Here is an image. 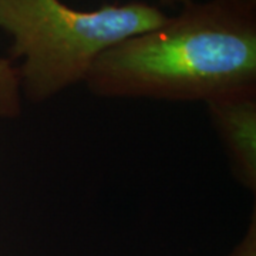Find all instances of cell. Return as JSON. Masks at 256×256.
<instances>
[{"label":"cell","instance_id":"277c9868","mask_svg":"<svg viewBox=\"0 0 256 256\" xmlns=\"http://www.w3.org/2000/svg\"><path fill=\"white\" fill-rule=\"evenodd\" d=\"M22 98L18 66L0 57V118H18L22 114Z\"/></svg>","mask_w":256,"mask_h":256},{"label":"cell","instance_id":"7a4b0ae2","mask_svg":"<svg viewBox=\"0 0 256 256\" xmlns=\"http://www.w3.org/2000/svg\"><path fill=\"white\" fill-rule=\"evenodd\" d=\"M166 18L142 2L77 10L62 0H0V30L12 37L9 60H22L20 92L33 104L84 82L107 48Z\"/></svg>","mask_w":256,"mask_h":256},{"label":"cell","instance_id":"5b68a950","mask_svg":"<svg viewBox=\"0 0 256 256\" xmlns=\"http://www.w3.org/2000/svg\"><path fill=\"white\" fill-rule=\"evenodd\" d=\"M226 256H256V210L254 208L242 239Z\"/></svg>","mask_w":256,"mask_h":256},{"label":"cell","instance_id":"3957f363","mask_svg":"<svg viewBox=\"0 0 256 256\" xmlns=\"http://www.w3.org/2000/svg\"><path fill=\"white\" fill-rule=\"evenodd\" d=\"M232 175L245 190L256 194V87L228 92L206 102Z\"/></svg>","mask_w":256,"mask_h":256},{"label":"cell","instance_id":"6da1fadb","mask_svg":"<svg viewBox=\"0 0 256 256\" xmlns=\"http://www.w3.org/2000/svg\"><path fill=\"white\" fill-rule=\"evenodd\" d=\"M84 84L102 98L205 104L255 88L256 13L192 0L161 26L107 48Z\"/></svg>","mask_w":256,"mask_h":256},{"label":"cell","instance_id":"8992f818","mask_svg":"<svg viewBox=\"0 0 256 256\" xmlns=\"http://www.w3.org/2000/svg\"><path fill=\"white\" fill-rule=\"evenodd\" d=\"M232 9L240 10L245 13H256V0H220Z\"/></svg>","mask_w":256,"mask_h":256},{"label":"cell","instance_id":"52a82bcc","mask_svg":"<svg viewBox=\"0 0 256 256\" xmlns=\"http://www.w3.org/2000/svg\"><path fill=\"white\" fill-rule=\"evenodd\" d=\"M161 4H164V6H176V4H186V3H190L192 0H158Z\"/></svg>","mask_w":256,"mask_h":256}]
</instances>
